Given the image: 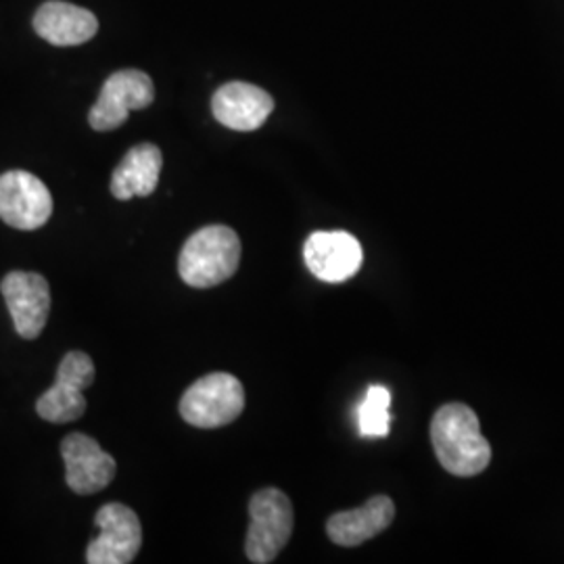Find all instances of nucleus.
I'll use <instances>...</instances> for the list:
<instances>
[{"label": "nucleus", "instance_id": "obj_1", "mask_svg": "<svg viewBox=\"0 0 564 564\" xmlns=\"http://www.w3.org/2000/svg\"><path fill=\"white\" fill-rule=\"evenodd\" d=\"M431 442L447 473L475 477L491 463V447L481 435L477 414L464 403H445L431 423Z\"/></svg>", "mask_w": 564, "mask_h": 564}, {"label": "nucleus", "instance_id": "obj_2", "mask_svg": "<svg viewBox=\"0 0 564 564\" xmlns=\"http://www.w3.org/2000/svg\"><path fill=\"white\" fill-rule=\"evenodd\" d=\"M241 263L239 235L223 226H205L193 232L181 251L178 272L193 289H212L235 276Z\"/></svg>", "mask_w": 564, "mask_h": 564}, {"label": "nucleus", "instance_id": "obj_3", "mask_svg": "<svg viewBox=\"0 0 564 564\" xmlns=\"http://www.w3.org/2000/svg\"><path fill=\"white\" fill-rule=\"evenodd\" d=\"M293 505L281 489L265 487L253 494L249 502V531L245 542L247 558L256 564L276 561L293 535Z\"/></svg>", "mask_w": 564, "mask_h": 564}, {"label": "nucleus", "instance_id": "obj_4", "mask_svg": "<svg viewBox=\"0 0 564 564\" xmlns=\"http://www.w3.org/2000/svg\"><path fill=\"white\" fill-rule=\"evenodd\" d=\"M245 410L242 383L228 372H212L191 384L181 400V416L199 429L235 423Z\"/></svg>", "mask_w": 564, "mask_h": 564}, {"label": "nucleus", "instance_id": "obj_5", "mask_svg": "<svg viewBox=\"0 0 564 564\" xmlns=\"http://www.w3.org/2000/svg\"><path fill=\"white\" fill-rule=\"evenodd\" d=\"M95 362L84 351H69L57 368L55 384L36 402V412L46 423L65 424L78 421L86 412L84 389L95 383Z\"/></svg>", "mask_w": 564, "mask_h": 564}, {"label": "nucleus", "instance_id": "obj_6", "mask_svg": "<svg viewBox=\"0 0 564 564\" xmlns=\"http://www.w3.org/2000/svg\"><path fill=\"white\" fill-rule=\"evenodd\" d=\"M155 99L153 80L141 69H120L102 84L101 95L88 113L97 132H111L128 121L130 111L147 109Z\"/></svg>", "mask_w": 564, "mask_h": 564}, {"label": "nucleus", "instance_id": "obj_7", "mask_svg": "<svg viewBox=\"0 0 564 564\" xmlns=\"http://www.w3.org/2000/svg\"><path fill=\"white\" fill-rule=\"evenodd\" d=\"M95 523L101 533L86 550L88 564H130L141 552L142 527L130 506L111 502L99 508Z\"/></svg>", "mask_w": 564, "mask_h": 564}, {"label": "nucleus", "instance_id": "obj_8", "mask_svg": "<svg viewBox=\"0 0 564 564\" xmlns=\"http://www.w3.org/2000/svg\"><path fill=\"white\" fill-rule=\"evenodd\" d=\"M53 216V197L46 184L23 170L0 176V220L18 230H36Z\"/></svg>", "mask_w": 564, "mask_h": 564}, {"label": "nucleus", "instance_id": "obj_9", "mask_svg": "<svg viewBox=\"0 0 564 564\" xmlns=\"http://www.w3.org/2000/svg\"><path fill=\"white\" fill-rule=\"evenodd\" d=\"M2 297L21 339H39L51 314V286L36 272H9L0 282Z\"/></svg>", "mask_w": 564, "mask_h": 564}, {"label": "nucleus", "instance_id": "obj_10", "mask_svg": "<svg viewBox=\"0 0 564 564\" xmlns=\"http://www.w3.org/2000/svg\"><path fill=\"white\" fill-rule=\"evenodd\" d=\"M303 260L316 279L337 284L360 272L362 245L354 235L343 230L312 232L303 245Z\"/></svg>", "mask_w": 564, "mask_h": 564}, {"label": "nucleus", "instance_id": "obj_11", "mask_svg": "<svg viewBox=\"0 0 564 564\" xmlns=\"http://www.w3.org/2000/svg\"><path fill=\"white\" fill-rule=\"evenodd\" d=\"M65 463V481L74 494H99L116 479V460L97 440L84 433H69L61 444Z\"/></svg>", "mask_w": 564, "mask_h": 564}, {"label": "nucleus", "instance_id": "obj_12", "mask_svg": "<svg viewBox=\"0 0 564 564\" xmlns=\"http://www.w3.org/2000/svg\"><path fill=\"white\" fill-rule=\"evenodd\" d=\"M214 118L235 132L262 128L274 111V99L249 82H228L212 97Z\"/></svg>", "mask_w": 564, "mask_h": 564}, {"label": "nucleus", "instance_id": "obj_13", "mask_svg": "<svg viewBox=\"0 0 564 564\" xmlns=\"http://www.w3.org/2000/svg\"><path fill=\"white\" fill-rule=\"evenodd\" d=\"M34 30L53 46H78L97 36L99 20L93 11L78 4L48 0L34 15Z\"/></svg>", "mask_w": 564, "mask_h": 564}, {"label": "nucleus", "instance_id": "obj_14", "mask_svg": "<svg viewBox=\"0 0 564 564\" xmlns=\"http://www.w3.org/2000/svg\"><path fill=\"white\" fill-rule=\"evenodd\" d=\"M395 519V505L387 496H375L356 510L337 512L326 521V533L337 545L354 547L383 533Z\"/></svg>", "mask_w": 564, "mask_h": 564}, {"label": "nucleus", "instance_id": "obj_15", "mask_svg": "<svg viewBox=\"0 0 564 564\" xmlns=\"http://www.w3.org/2000/svg\"><path fill=\"white\" fill-rule=\"evenodd\" d=\"M163 158L160 147L142 142L132 147L111 176V195L120 202H130L134 197H149L162 176Z\"/></svg>", "mask_w": 564, "mask_h": 564}, {"label": "nucleus", "instance_id": "obj_16", "mask_svg": "<svg viewBox=\"0 0 564 564\" xmlns=\"http://www.w3.org/2000/svg\"><path fill=\"white\" fill-rule=\"evenodd\" d=\"M391 391L370 384L358 408V431L362 437H387L391 431Z\"/></svg>", "mask_w": 564, "mask_h": 564}]
</instances>
